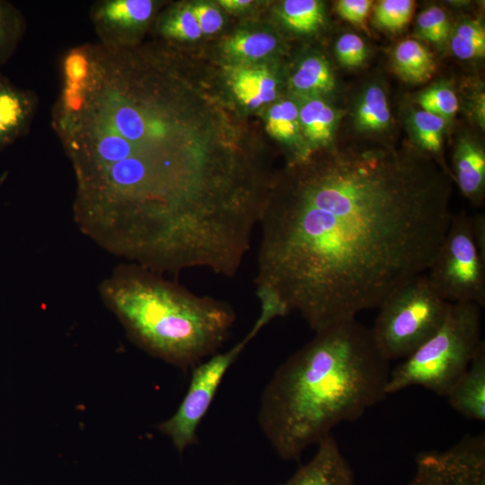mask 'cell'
<instances>
[{"instance_id":"6da1fadb","label":"cell","mask_w":485,"mask_h":485,"mask_svg":"<svg viewBox=\"0 0 485 485\" xmlns=\"http://www.w3.org/2000/svg\"><path fill=\"white\" fill-rule=\"evenodd\" d=\"M264 202L256 295L315 331L355 319L428 271L452 177L416 149L346 148L307 162Z\"/></svg>"},{"instance_id":"7a4b0ae2","label":"cell","mask_w":485,"mask_h":485,"mask_svg":"<svg viewBox=\"0 0 485 485\" xmlns=\"http://www.w3.org/2000/svg\"><path fill=\"white\" fill-rule=\"evenodd\" d=\"M390 361L356 318L315 331L274 372L258 421L275 453L298 461L337 425L355 421L388 395Z\"/></svg>"},{"instance_id":"3957f363","label":"cell","mask_w":485,"mask_h":485,"mask_svg":"<svg viewBox=\"0 0 485 485\" xmlns=\"http://www.w3.org/2000/svg\"><path fill=\"white\" fill-rule=\"evenodd\" d=\"M100 294L134 343L185 371L218 352L235 322L228 303L133 263L103 279Z\"/></svg>"},{"instance_id":"277c9868","label":"cell","mask_w":485,"mask_h":485,"mask_svg":"<svg viewBox=\"0 0 485 485\" xmlns=\"http://www.w3.org/2000/svg\"><path fill=\"white\" fill-rule=\"evenodd\" d=\"M481 308L473 303L450 304L437 331L391 369L387 394L419 385L446 397L484 343Z\"/></svg>"},{"instance_id":"5b68a950","label":"cell","mask_w":485,"mask_h":485,"mask_svg":"<svg viewBox=\"0 0 485 485\" xmlns=\"http://www.w3.org/2000/svg\"><path fill=\"white\" fill-rule=\"evenodd\" d=\"M449 306L426 273L413 278L379 305L370 328L376 347L388 361L406 358L437 331Z\"/></svg>"},{"instance_id":"8992f818","label":"cell","mask_w":485,"mask_h":485,"mask_svg":"<svg viewBox=\"0 0 485 485\" xmlns=\"http://www.w3.org/2000/svg\"><path fill=\"white\" fill-rule=\"evenodd\" d=\"M432 287L447 303L485 305V259L472 232L471 216L453 214L443 242L426 272Z\"/></svg>"},{"instance_id":"52a82bcc","label":"cell","mask_w":485,"mask_h":485,"mask_svg":"<svg viewBox=\"0 0 485 485\" xmlns=\"http://www.w3.org/2000/svg\"><path fill=\"white\" fill-rule=\"evenodd\" d=\"M259 331L252 326L248 334L231 348L216 352L191 369L188 390L176 411L157 426L180 454L196 443L198 427L225 374Z\"/></svg>"},{"instance_id":"ba28073f","label":"cell","mask_w":485,"mask_h":485,"mask_svg":"<svg viewBox=\"0 0 485 485\" xmlns=\"http://www.w3.org/2000/svg\"><path fill=\"white\" fill-rule=\"evenodd\" d=\"M406 485H485V436H463L445 450L419 453Z\"/></svg>"},{"instance_id":"9c48e42d","label":"cell","mask_w":485,"mask_h":485,"mask_svg":"<svg viewBox=\"0 0 485 485\" xmlns=\"http://www.w3.org/2000/svg\"><path fill=\"white\" fill-rule=\"evenodd\" d=\"M158 4L153 0H100L90 9V20L107 47L127 48L152 21Z\"/></svg>"},{"instance_id":"30bf717a","label":"cell","mask_w":485,"mask_h":485,"mask_svg":"<svg viewBox=\"0 0 485 485\" xmlns=\"http://www.w3.org/2000/svg\"><path fill=\"white\" fill-rule=\"evenodd\" d=\"M38 104L32 90L17 86L0 71V152L28 134Z\"/></svg>"},{"instance_id":"8fae6325","label":"cell","mask_w":485,"mask_h":485,"mask_svg":"<svg viewBox=\"0 0 485 485\" xmlns=\"http://www.w3.org/2000/svg\"><path fill=\"white\" fill-rule=\"evenodd\" d=\"M317 446L307 463L278 485H357L353 470L332 435Z\"/></svg>"},{"instance_id":"7c38bea8","label":"cell","mask_w":485,"mask_h":485,"mask_svg":"<svg viewBox=\"0 0 485 485\" xmlns=\"http://www.w3.org/2000/svg\"><path fill=\"white\" fill-rule=\"evenodd\" d=\"M449 405L463 417L485 420V343H483L468 369L446 395Z\"/></svg>"},{"instance_id":"4fadbf2b","label":"cell","mask_w":485,"mask_h":485,"mask_svg":"<svg viewBox=\"0 0 485 485\" xmlns=\"http://www.w3.org/2000/svg\"><path fill=\"white\" fill-rule=\"evenodd\" d=\"M454 176L461 192L474 206H480L485 192V153L481 146L468 138L456 145L454 156Z\"/></svg>"},{"instance_id":"5bb4252c","label":"cell","mask_w":485,"mask_h":485,"mask_svg":"<svg viewBox=\"0 0 485 485\" xmlns=\"http://www.w3.org/2000/svg\"><path fill=\"white\" fill-rule=\"evenodd\" d=\"M228 81L236 98L249 108H258L270 102L277 95L276 79L262 67H231Z\"/></svg>"},{"instance_id":"9a60e30c","label":"cell","mask_w":485,"mask_h":485,"mask_svg":"<svg viewBox=\"0 0 485 485\" xmlns=\"http://www.w3.org/2000/svg\"><path fill=\"white\" fill-rule=\"evenodd\" d=\"M300 129L313 147L328 145L334 135L338 111L320 97H306L298 106Z\"/></svg>"},{"instance_id":"2e32d148","label":"cell","mask_w":485,"mask_h":485,"mask_svg":"<svg viewBox=\"0 0 485 485\" xmlns=\"http://www.w3.org/2000/svg\"><path fill=\"white\" fill-rule=\"evenodd\" d=\"M292 88L306 97H320L335 86L334 75L328 61L322 56H309L302 60L291 76Z\"/></svg>"},{"instance_id":"e0dca14e","label":"cell","mask_w":485,"mask_h":485,"mask_svg":"<svg viewBox=\"0 0 485 485\" xmlns=\"http://www.w3.org/2000/svg\"><path fill=\"white\" fill-rule=\"evenodd\" d=\"M393 66L402 79L412 83L428 80L436 69L432 54L415 40H406L397 45L393 52Z\"/></svg>"},{"instance_id":"ac0fdd59","label":"cell","mask_w":485,"mask_h":485,"mask_svg":"<svg viewBox=\"0 0 485 485\" xmlns=\"http://www.w3.org/2000/svg\"><path fill=\"white\" fill-rule=\"evenodd\" d=\"M445 125L446 120L423 110L414 111L410 118V129L419 146L418 151L423 155L428 154V158L434 161L453 179L452 173L440 161Z\"/></svg>"},{"instance_id":"d6986e66","label":"cell","mask_w":485,"mask_h":485,"mask_svg":"<svg viewBox=\"0 0 485 485\" xmlns=\"http://www.w3.org/2000/svg\"><path fill=\"white\" fill-rule=\"evenodd\" d=\"M354 120L362 131H382L389 126L391 111L381 86L371 84L363 91L355 108Z\"/></svg>"},{"instance_id":"ffe728a7","label":"cell","mask_w":485,"mask_h":485,"mask_svg":"<svg viewBox=\"0 0 485 485\" xmlns=\"http://www.w3.org/2000/svg\"><path fill=\"white\" fill-rule=\"evenodd\" d=\"M25 31L22 13L11 2L0 0V66L13 57Z\"/></svg>"},{"instance_id":"44dd1931","label":"cell","mask_w":485,"mask_h":485,"mask_svg":"<svg viewBox=\"0 0 485 485\" xmlns=\"http://www.w3.org/2000/svg\"><path fill=\"white\" fill-rule=\"evenodd\" d=\"M285 24L300 33L316 31L323 22L322 4L317 0H286L280 9Z\"/></svg>"},{"instance_id":"7402d4cb","label":"cell","mask_w":485,"mask_h":485,"mask_svg":"<svg viewBox=\"0 0 485 485\" xmlns=\"http://www.w3.org/2000/svg\"><path fill=\"white\" fill-rule=\"evenodd\" d=\"M277 47V39L264 31L238 32L226 39L224 50L229 56L247 60L262 58Z\"/></svg>"},{"instance_id":"603a6c76","label":"cell","mask_w":485,"mask_h":485,"mask_svg":"<svg viewBox=\"0 0 485 485\" xmlns=\"http://www.w3.org/2000/svg\"><path fill=\"white\" fill-rule=\"evenodd\" d=\"M155 29L172 40H194L202 35L190 5L169 9L159 18Z\"/></svg>"},{"instance_id":"cb8c5ba5","label":"cell","mask_w":485,"mask_h":485,"mask_svg":"<svg viewBox=\"0 0 485 485\" xmlns=\"http://www.w3.org/2000/svg\"><path fill=\"white\" fill-rule=\"evenodd\" d=\"M450 47L454 55L461 59L481 57L485 54V30L474 20L459 23L450 36Z\"/></svg>"},{"instance_id":"d4e9b609","label":"cell","mask_w":485,"mask_h":485,"mask_svg":"<svg viewBox=\"0 0 485 485\" xmlns=\"http://www.w3.org/2000/svg\"><path fill=\"white\" fill-rule=\"evenodd\" d=\"M266 129L282 142L294 143L301 130L298 105L288 100L275 103L269 110Z\"/></svg>"},{"instance_id":"484cf974","label":"cell","mask_w":485,"mask_h":485,"mask_svg":"<svg viewBox=\"0 0 485 485\" xmlns=\"http://www.w3.org/2000/svg\"><path fill=\"white\" fill-rule=\"evenodd\" d=\"M421 109L441 117L445 120L452 119L458 110V99L453 89L437 84L420 93L417 98Z\"/></svg>"},{"instance_id":"4316f807","label":"cell","mask_w":485,"mask_h":485,"mask_svg":"<svg viewBox=\"0 0 485 485\" xmlns=\"http://www.w3.org/2000/svg\"><path fill=\"white\" fill-rule=\"evenodd\" d=\"M414 8L411 0H383L375 9V21L390 31L402 29L410 20Z\"/></svg>"},{"instance_id":"83f0119b","label":"cell","mask_w":485,"mask_h":485,"mask_svg":"<svg viewBox=\"0 0 485 485\" xmlns=\"http://www.w3.org/2000/svg\"><path fill=\"white\" fill-rule=\"evenodd\" d=\"M417 29L421 38L436 44L443 43L450 36L449 19L436 5H430L419 14Z\"/></svg>"},{"instance_id":"f1b7e54d","label":"cell","mask_w":485,"mask_h":485,"mask_svg":"<svg viewBox=\"0 0 485 485\" xmlns=\"http://www.w3.org/2000/svg\"><path fill=\"white\" fill-rule=\"evenodd\" d=\"M335 53L338 60L345 66H360L367 56L364 40L354 33L341 35L336 42Z\"/></svg>"},{"instance_id":"f546056e","label":"cell","mask_w":485,"mask_h":485,"mask_svg":"<svg viewBox=\"0 0 485 485\" xmlns=\"http://www.w3.org/2000/svg\"><path fill=\"white\" fill-rule=\"evenodd\" d=\"M202 34L216 32L224 23L219 10L207 3H198L190 6Z\"/></svg>"},{"instance_id":"4dcf8cb0","label":"cell","mask_w":485,"mask_h":485,"mask_svg":"<svg viewBox=\"0 0 485 485\" xmlns=\"http://www.w3.org/2000/svg\"><path fill=\"white\" fill-rule=\"evenodd\" d=\"M372 4L370 0H340L337 2L336 8L343 19L362 25L366 22Z\"/></svg>"},{"instance_id":"1f68e13d","label":"cell","mask_w":485,"mask_h":485,"mask_svg":"<svg viewBox=\"0 0 485 485\" xmlns=\"http://www.w3.org/2000/svg\"><path fill=\"white\" fill-rule=\"evenodd\" d=\"M473 239L481 255L485 259V216L475 214L471 216Z\"/></svg>"},{"instance_id":"d6a6232c","label":"cell","mask_w":485,"mask_h":485,"mask_svg":"<svg viewBox=\"0 0 485 485\" xmlns=\"http://www.w3.org/2000/svg\"><path fill=\"white\" fill-rule=\"evenodd\" d=\"M221 6L227 10L236 11L246 8L251 4L250 0H220Z\"/></svg>"}]
</instances>
